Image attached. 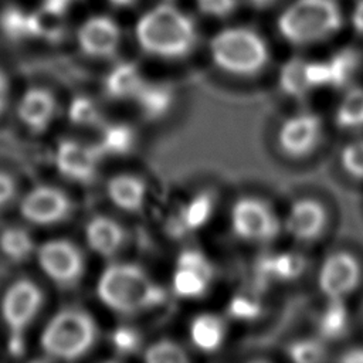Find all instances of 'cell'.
Wrapping results in <instances>:
<instances>
[{
  "mask_svg": "<svg viewBox=\"0 0 363 363\" xmlns=\"http://www.w3.org/2000/svg\"><path fill=\"white\" fill-rule=\"evenodd\" d=\"M96 295L113 312L129 315L159 306L163 288L143 268L130 262H112L98 278Z\"/></svg>",
  "mask_w": 363,
  "mask_h": 363,
  "instance_id": "obj_1",
  "label": "cell"
},
{
  "mask_svg": "<svg viewBox=\"0 0 363 363\" xmlns=\"http://www.w3.org/2000/svg\"><path fill=\"white\" fill-rule=\"evenodd\" d=\"M136 40L150 55L180 58L194 48L197 33L184 13L170 4H160L139 18Z\"/></svg>",
  "mask_w": 363,
  "mask_h": 363,
  "instance_id": "obj_2",
  "label": "cell"
},
{
  "mask_svg": "<svg viewBox=\"0 0 363 363\" xmlns=\"http://www.w3.org/2000/svg\"><path fill=\"white\" fill-rule=\"evenodd\" d=\"M98 328L92 316L79 308L58 311L40 335L44 353L60 360H77L85 356L96 342Z\"/></svg>",
  "mask_w": 363,
  "mask_h": 363,
  "instance_id": "obj_3",
  "label": "cell"
},
{
  "mask_svg": "<svg viewBox=\"0 0 363 363\" xmlns=\"http://www.w3.org/2000/svg\"><path fill=\"white\" fill-rule=\"evenodd\" d=\"M342 23L336 0H296L281 14L278 28L286 41L306 45L330 37Z\"/></svg>",
  "mask_w": 363,
  "mask_h": 363,
  "instance_id": "obj_4",
  "label": "cell"
},
{
  "mask_svg": "<svg viewBox=\"0 0 363 363\" xmlns=\"http://www.w3.org/2000/svg\"><path fill=\"white\" fill-rule=\"evenodd\" d=\"M210 51L216 65L234 75H254L268 62L265 41L244 27L220 31L211 40Z\"/></svg>",
  "mask_w": 363,
  "mask_h": 363,
  "instance_id": "obj_5",
  "label": "cell"
},
{
  "mask_svg": "<svg viewBox=\"0 0 363 363\" xmlns=\"http://www.w3.org/2000/svg\"><path fill=\"white\" fill-rule=\"evenodd\" d=\"M35 259L44 275L61 286L75 285L85 271L79 247L65 238H52L37 245Z\"/></svg>",
  "mask_w": 363,
  "mask_h": 363,
  "instance_id": "obj_6",
  "label": "cell"
},
{
  "mask_svg": "<svg viewBox=\"0 0 363 363\" xmlns=\"http://www.w3.org/2000/svg\"><path fill=\"white\" fill-rule=\"evenodd\" d=\"M43 305V289L34 281L21 278L7 286L0 302V313L13 337H18L27 330Z\"/></svg>",
  "mask_w": 363,
  "mask_h": 363,
  "instance_id": "obj_7",
  "label": "cell"
},
{
  "mask_svg": "<svg viewBox=\"0 0 363 363\" xmlns=\"http://www.w3.org/2000/svg\"><path fill=\"white\" fill-rule=\"evenodd\" d=\"M230 221L234 234L251 242H268L281 228L272 207L257 197L237 200L231 208Z\"/></svg>",
  "mask_w": 363,
  "mask_h": 363,
  "instance_id": "obj_8",
  "label": "cell"
},
{
  "mask_svg": "<svg viewBox=\"0 0 363 363\" xmlns=\"http://www.w3.org/2000/svg\"><path fill=\"white\" fill-rule=\"evenodd\" d=\"M21 217L40 227H50L65 221L72 211L69 196L50 184H40L30 189L18 201Z\"/></svg>",
  "mask_w": 363,
  "mask_h": 363,
  "instance_id": "obj_9",
  "label": "cell"
},
{
  "mask_svg": "<svg viewBox=\"0 0 363 363\" xmlns=\"http://www.w3.org/2000/svg\"><path fill=\"white\" fill-rule=\"evenodd\" d=\"M362 268L357 258L347 251H336L325 258L318 285L328 299H345L360 284Z\"/></svg>",
  "mask_w": 363,
  "mask_h": 363,
  "instance_id": "obj_10",
  "label": "cell"
},
{
  "mask_svg": "<svg viewBox=\"0 0 363 363\" xmlns=\"http://www.w3.org/2000/svg\"><path fill=\"white\" fill-rule=\"evenodd\" d=\"M102 155L96 145H88L75 139L58 142L54 162L60 174L77 183H89L95 179Z\"/></svg>",
  "mask_w": 363,
  "mask_h": 363,
  "instance_id": "obj_11",
  "label": "cell"
},
{
  "mask_svg": "<svg viewBox=\"0 0 363 363\" xmlns=\"http://www.w3.org/2000/svg\"><path fill=\"white\" fill-rule=\"evenodd\" d=\"M322 136V121L313 112H301L288 118L278 130L279 147L292 157L309 155Z\"/></svg>",
  "mask_w": 363,
  "mask_h": 363,
  "instance_id": "obj_12",
  "label": "cell"
},
{
  "mask_svg": "<svg viewBox=\"0 0 363 363\" xmlns=\"http://www.w3.org/2000/svg\"><path fill=\"white\" fill-rule=\"evenodd\" d=\"M119 27L106 16L89 17L77 31L79 50L92 58L112 57L119 47Z\"/></svg>",
  "mask_w": 363,
  "mask_h": 363,
  "instance_id": "obj_13",
  "label": "cell"
},
{
  "mask_svg": "<svg viewBox=\"0 0 363 363\" xmlns=\"http://www.w3.org/2000/svg\"><path fill=\"white\" fill-rule=\"evenodd\" d=\"M16 112L30 132L41 133L51 126L57 115V99L48 88L30 86L18 98Z\"/></svg>",
  "mask_w": 363,
  "mask_h": 363,
  "instance_id": "obj_14",
  "label": "cell"
},
{
  "mask_svg": "<svg viewBox=\"0 0 363 363\" xmlns=\"http://www.w3.org/2000/svg\"><path fill=\"white\" fill-rule=\"evenodd\" d=\"M328 223L325 207L312 199L296 200L285 218V230L298 241H312L318 238Z\"/></svg>",
  "mask_w": 363,
  "mask_h": 363,
  "instance_id": "obj_15",
  "label": "cell"
},
{
  "mask_svg": "<svg viewBox=\"0 0 363 363\" xmlns=\"http://www.w3.org/2000/svg\"><path fill=\"white\" fill-rule=\"evenodd\" d=\"M126 230L116 220L96 214L85 224V241L91 251L104 258L115 257L126 244Z\"/></svg>",
  "mask_w": 363,
  "mask_h": 363,
  "instance_id": "obj_16",
  "label": "cell"
},
{
  "mask_svg": "<svg viewBox=\"0 0 363 363\" xmlns=\"http://www.w3.org/2000/svg\"><path fill=\"white\" fill-rule=\"evenodd\" d=\"M106 194L118 208L128 213H136L145 204L147 189L146 183L140 177L121 173L109 179L106 184Z\"/></svg>",
  "mask_w": 363,
  "mask_h": 363,
  "instance_id": "obj_17",
  "label": "cell"
},
{
  "mask_svg": "<svg viewBox=\"0 0 363 363\" xmlns=\"http://www.w3.org/2000/svg\"><path fill=\"white\" fill-rule=\"evenodd\" d=\"M143 84L145 78L136 64L119 62L106 74L104 91L112 99H133Z\"/></svg>",
  "mask_w": 363,
  "mask_h": 363,
  "instance_id": "obj_18",
  "label": "cell"
},
{
  "mask_svg": "<svg viewBox=\"0 0 363 363\" xmlns=\"http://www.w3.org/2000/svg\"><path fill=\"white\" fill-rule=\"evenodd\" d=\"M173 91L170 86L159 82H147L140 86L133 101L142 116L147 121L163 118L173 105Z\"/></svg>",
  "mask_w": 363,
  "mask_h": 363,
  "instance_id": "obj_19",
  "label": "cell"
},
{
  "mask_svg": "<svg viewBox=\"0 0 363 363\" xmlns=\"http://www.w3.org/2000/svg\"><path fill=\"white\" fill-rule=\"evenodd\" d=\"M191 343L204 353L216 352L224 342L225 325L223 319L214 313H200L190 323Z\"/></svg>",
  "mask_w": 363,
  "mask_h": 363,
  "instance_id": "obj_20",
  "label": "cell"
},
{
  "mask_svg": "<svg viewBox=\"0 0 363 363\" xmlns=\"http://www.w3.org/2000/svg\"><path fill=\"white\" fill-rule=\"evenodd\" d=\"M305 264V258L296 252H279L264 257L259 262L258 274L265 281H291L303 272Z\"/></svg>",
  "mask_w": 363,
  "mask_h": 363,
  "instance_id": "obj_21",
  "label": "cell"
},
{
  "mask_svg": "<svg viewBox=\"0 0 363 363\" xmlns=\"http://www.w3.org/2000/svg\"><path fill=\"white\" fill-rule=\"evenodd\" d=\"M349 325L350 316L345 299H328V305L318 319L320 337L323 340H337L347 333Z\"/></svg>",
  "mask_w": 363,
  "mask_h": 363,
  "instance_id": "obj_22",
  "label": "cell"
},
{
  "mask_svg": "<svg viewBox=\"0 0 363 363\" xmlns=\"http://www.w3.org/2000/svg\"><path fill=\"white\" fill-rule=\"evenodd\" d=\"M330 69V86L346 88L362 68V54L354 48H342L328 61Z\"/></svg>",
  "mask_w": 363,
  "mask_h": 363,
  "instance_id": "obj_23",
  "label": "cell"
},
{
  "mask_svg": "<svg viewBox=\"0 0 363 363\" xmlns=\"http://www.w3.org/2000/svg\"><path fill=\"white\" fill-rule=\"evenodd\" d=\"M135 140L136 135L130 125L123 122H115L104 125L101 139L96 146L102 156H122L133 149Z\"/></svg>",
  "mask_w": 363,
  "mask_h": 363,
  "instance_id": "obj_24",
  "label": "cell"
},
{
  "mask_svg": "<svg viewBox=\"0 0 363 363\" xmlns=\"http://www.w3.org/2000/svg\"><path fill=\"white\" fill-rule=\"evenodd\" d=\"M335 122L343 130L363 129V86L346 91L336 108Z\"/></svg>",
  "mask_w": 363,
  "mask_h": 363,
  "instance_id": "obj_25",
  "label": "cell"
},
{
  "mask_svg": "<svg viewBox=\"0 0 363 363\" xmlns=\"http://www.w3.org/2000/svg\"><path fill=\"white\" fill-rule=\"evenodd\" d=\"M214 203V196L210 191H200L193 196L179 213L180 227L186 231L204 227L213 214Z\"/></svg>",
  "mask_w": 363,
  "mask_h": 363,
  "instance_id": "obj_26",
  "label": "cell"
},
{
  "mask_svg": "<svg viewBox=\"0 0 363 363\" xmlns=\"http://www.w3.org/2000/svg\"><path fill=\"white\" fill-rule=\"evenodd\" d=\"M0 250L13 262H23L35 255L37 244L26 228L9 227L0 234Z\"/></svg>",
  "mask_w": 363,
  "mask_h": 363,
  "instance_id": "obj_27",
  "label": "cell"
},
{
  "mask_svg": "<svg viewBox=\"0 0 363 363\" xmlns=\"http://www.w3.org/2000/svg\"><path fill=\"white\" fill-rule=\"evenodd\" d=\"M306 62L308 61L302 58H291L282 65L279 72V86L284 94L302 99L312 91L306 77Z\"/></svg>",
  "mask_w": 363,
  "mask_h": 363,
  "instance_id": "obj_28",
  "label": "cell"
},
{
  "mask_svg": "<svg viewBox=\"0 0 363 363\" xmlns=\"http://www.w3.org/2000/svg\"><path fill=\"white\" fill-rule=\"evenodd\" d=\"M213 277L187 267H177L172 277L173 292L180 298L194 299L206 294Z\"/></svg>",
  "mask_w": 363,
  "mask_h": 363,
  "instance_id": "obj_29",
  "label": "cell"
},
{
  "mask_svg": "<svg viewBox=\"0 0 363 363\" xmlns=\"http://www.w3.org/2000/svg\"><path fill=\"white\" fill-rule=\"evenodd\" d=\"M68 119L77 126H95L101 123L102 115L94 99L79 95L69 102Z\"/></svg>",
  "mask_w": 363,
  "mask_h": 363,
  "instance_id": "obj_30",
  "label": "cell"
},
{
  "mask_svg": "<svg viewBox=\"0 0 363 363\" xmlns=\"http://www.w3.org/2000/svg\"><path fill=\"white\" fill-rule=\"evenodd\" d=\"M143 359L147 363H184L189 362V356L184 349L176 342L160 339L152 343L143 352Z\"/></svg>",
  "mask_w": 363,
  "mask_h": 363,
  "instance_id": "obj_31",
  "label": "cell"
},
{
  "mask_svg": "<svg viewBox=\"0 0 363 363\" xmlns=\"http://www.w3.org/2000/svg\"><path fill=\"white\" fill-rule=\"evenodd\" d=\"M1 31L11 40H21L33 35L31 31V14H26L21 9H7L0 17Z\"/></svg>",
  "mask_w": 363,
  "mask_h": 363,
  "instance_id": "obj_32",
  "label": "cell"
},
{
  "mask_svg": "<svg viewBox=\"0 0 363 363\" xmlns=\"http://www.w3.org/2000/svg\"><path fill=\"white\" fill-rule=\"evenodd\" d=\"M326 349L322 340L299 339L288 346V356L296 363H315L323 360Z\"/></svg>",
  "mask_w": 363,
  "mask_h": 363,
  "instance_id": "obj_33",
  "label": "cell"
},
{
  "mask_svg": "<svg viewBox=\"0 0 363 363\" xmlns=\"http://www.w3.org/2000/svg\"><path fill=\"white\" fill-rule=\"evenodd\" d=\"M340 164L349 176L363 180V138L354 139L342 147Z\"/></svg>",
  "mask_w": 363,
  "mask_h": 363,
  "instance_id": "obj_34",
  "label": "cell"
},
{
  "mask_svg": "<svg viewBox=\"0 0 363 363\" xmlns=\"http://www.w3.org/2000/svg\"><path fill=\"white\" fill-rule=\"evenodd\" d=\"M140 332L132 326H118L111 333V343L116 353L132 354L140 349Z\"/></svg>",
  "mask_w": 363,
  "mask_h": 363,
  "instance_id": "obj_35",
  "label": "cell"
},
{
  "mask_svg": "<svg viewBox=\"0 0 363 363\" xmlns=\"http://www.w3.org/2000/svg\"><path fill=\"white\" fill-rule=\"evenodd\" d=\"M228 312L233 318L240 320H252L259 316L261 305L250 295H237L228 305Z\"/></svg>",
  "mask_w": 363,
  "mask_h": 363,
  "instance_id": "obj_36",
  "label": "cell"
},
{
  "mask_svg": "<svg viewBox=\"0 0 363 363\" xmlns=\"http://www.w3.org/2000/svg\"><path fill=\"white\" fill-rule=\"evenodd\" d=\"M176 265L194 268V269H199L210 277H213V274H214L213 265L208 261V258L201 251L193 250V248H187V250L182 251L176 259Z\"/></svg>",
  "mask_w": 363,
  "mask_h": 363,
  "instance_id": "obj_37",
  "label": "cell"
},
{
  "mask_svg": "<svg viewBox=\"0 0 363 363\" xmlns=\"http://www.w3.org/2000/svg\"><path fill=\"white\" fill-rule=\"evenodd\" d=\"M306 77L312 89L319 86H330V69L328 61L306 62Z\"/></svg>",
  "mask_w": 363,
  "mask_h": 363,
  "instance_id": "obj_38",
  "label": "cell"
},
{
  "mask_svg": "<svg viewBox=\"0 0 363 363\" xmlns=\"http://www.w3.org/2000/svg\"><path fill=\"white\" fill-rule=\"evenodd\" d=\"M197 6L200 11L204 14L214 17H225L234 11L237 0H197Z\"/></svg>",
  "mask_w": 363,
  "mask_h": 363,
  "instance_id": "obj_39",
  "label": "cell"
},
{
  "mask_svg": "<svg viewBox=\"0 0 363 363\" xmlns=\"http://www.w3.org/2000/svg\"><path fill=\"white\" fill-rule=\"evenodd\" d=\"M17 193L18 189L14 177L7 172L0 170V210L9 207L17 197Z\"/></svg>",
  "mask_w": 363,
  "mask_h": 363,
  "instance_id": "obj_40",
  "label": "cell"
},
{
  "mask_svg": "<svg viewBox=\"0 0 363 363\" xmlns=\"http://www.w3.org/2000/svg\"><path fill=\"white\" fill-rule=\"evenodd\" d=\"M10 102V82L3 69H0V115H3Z\"/></svg>",
  "mask_w": 363,
  "mask_h": 363,
  "instance_id": "obj_41",
  "label": "cell"
},
{
  "mask_svg": "<svg viewBox=\"0 0 363 363\" xmlns=\"http://www.w3.org/2000/svg\"><path fill=\"white\" fill-rule=\"evenodd\" d=\"M339 360L343 363H363V346H354L345 350Z\"/></svg>",
  "mask_w": 363,
  "mask_h": 363,
  "instance_id": "obj_42",
  "label": "cell"
},
{
  "mask_svg": "<svg viewBox=\"0 0 363 363\" xmlns=\"http://www.w3.org/2000/svg\"><path fill=\"white\" fill-rule=\"evenodd\" d=\"M352 26L359 33L363 35V0H357L354 4V9L352 11Z\"/></svg>",
  "mask_w": 363,
  "mask_h": 363,
  "instance_id": "obj_43",
  "label": "cell"
},
{
  "mask_svg": "<svg viewBox=\"0 0 363 363\" xmlns=\"http://www.w3.org/2000/svg\"><path fill=\"white\" fill-rule=\"evenodd\" d=\"M74 0H44V6H48L51 9L60 10L62 13L67 11V9L72 4Z\"/></svg>",
  "mask_w": 363,
  "mask_h": 363,
  "instance_id": "obj_44",
  "label": "cell"
},
{
  "mask_svg": "<svg viewBox=\"0 0 363 363\" xmlns=\"http://www.w3.org/2000/svg\"><path fill=\"white\" fill-rule=\"evenodd\" d=\"M277 0H250L251 4H254L255 7L258 9H264V7H268L271 4H274Z\"/></svg>",
  "mask_w": 363,
  "mask_h": 363,
  "instance_id": "obj_45",
  "label": "cell"
},
{
  "mask_svg": "<svg viewBox=\"0 0 363 363\" xmlns=\"http://www.w3.org/2000/svg\"><path fill=\"white\" fill-rule=\"evenodd\" d=\"M112 4L115 6H121V7H125V6H130L133 4L136 0H109Z\"/></svg>",
  "mask_w": 363,
  "mask_h": 363,
  "instance_id": "obj_46",
  "label": "cell"
}]
</instances>
